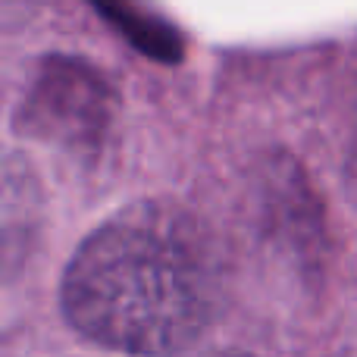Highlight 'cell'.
<instances>
[{
    "label": "cell",
    "mask_w": 357,
    "mask_h": 357,
    "mask_svg": "<svg viewBox=\"0 0 357 357\" xmlns=\"http://www.w3.org/2000/svg\"><path fill=\"white\" fill-rule=\"evenodd\" d=\"M220 257L195 213L138 201L104 220L69 260L63 310L85 339L138 357H169L207 329Z\"/></svg>",
    "instance_id": "1"
},
{
    "label": "cell",
    "mask_w": 357,
    "mask_h": 357,
    "mask_svg": "<svg viewBox=\"0 0 357 357\" xmlns=\"http://www.w3.org/2000/svg\"><path fill=\"white\" fill-rule=\"evenodd\" d=\"M116 116V91L98 66L54 54L38 66L16 110V132L63 151H98Z\"/></svg>",
    "instance_id": "2"
},
{
    "label": "cell",
    "mask_w": 357,
    "mask_h": 357,
    "mask_svg": "<svg viewBox=\"0 0 357 357\" xmlns=\"http://www.w3.org/2000/svg\"><path fill=\"white\" fill-rule=\"evenodd\" d=\"M44 197L35 169L19 154L0 151V285L22 273L41 235Z\"/></svg>",
    "instance_id": "3"
},
{
    "label": "cell",
    "mask_w": 357,
    "mask_h": 357,
    "mask_svg": "<svg viewBox=\"0 0 357 357\" xmlns=\"http://www.w3.org/2000/svg\"><path fill=\"white\" fill-rule=\"evenodd\" d=\"M98 13L142 54L160 63H176L182 56V38L167 19H157L135 6H98Z\"/></svg>",
    "instance_id": "4"
}]
</instances>
